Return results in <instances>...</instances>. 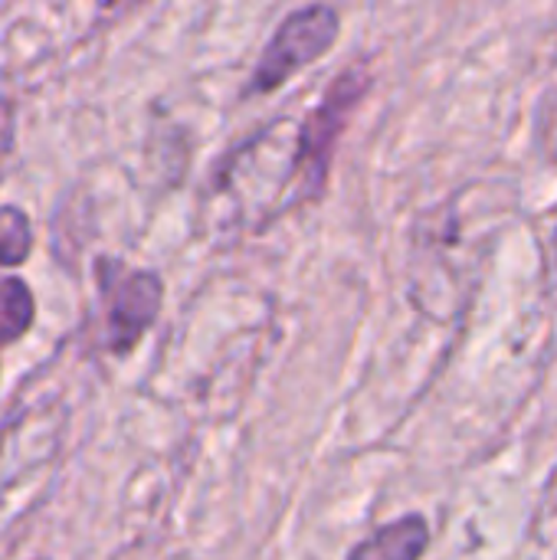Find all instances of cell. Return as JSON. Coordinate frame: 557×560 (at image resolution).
I'll list each match as a JSON object with an SVG mask.
<instances>
[{
  "label": "cell",
  "instance_id": "7a4b0ae2",
  "mask_svg": "<svg viewBox=\"0 0 557 560\" xmlns=\"http://www.w3.org/2000/svg\"><path fill=\"white\" fill-rule=\"evenodd\" d=\"M338 13L332 7H302L295 13H289L272 43L266 46L263 59L256 62L253 72V92H276L279 85H286L299 69H305L309 62H315L318 56H325L332 49V43L338 39Z\"/></svg>",
  "mask_w": 557,
  "mask_h": 560
},
{
  "label": "cell",
  "instance_id": "52a82bcc",
  "mask_svg": "<svg viewBox=\"0 0 557 560\" xmlns=\"http://www.w3.org/2000/svg\"><path fill=\"white\" fill-rule=\"evenodd\" d=\"M13 144V105L7 98H0V174H3V161L10 154Z\"/></svg>",
  "mask_w": 557,
  "mask_h": 560
},
{
  "label": "cell",
  "instance_id": "9c48e42d",
  "mask_svg": "<svg viewBox=\"0 0 557 560\" xmlns=\"http://www.w3.org/2000/svg\"><path fill=\"white\" fill-rule=\"evenodd\" d=\"M555 505H557V482H555Z\"/></svg>",
  "mask_w": 557,
  "mask_h": 560
},
{
  "label": "cell",
  "instance_id": "5b68a950",
  "mask_svg": "<svg viewBox=\"0 0 557 560\" xmlns=\"http://www.w3.org/2000/svg\"><path fill=\"white\" fill-rule=\"evenodd\" d=\"M33 325V295L20 279H0V348Z\"/></svg>",
  "mask_w": 557,
  "mask_h": 560
},
{
  "label": "cell",
  "instance_id": "8992f818",
  "mask_svg": "<svg viewBox=\"0 0 557 560\" xmlns=\"http://www.w3.org/2000/svg\"><path fill=\"white\" fill-rule=\"evenodd\" d=\"M33 249L30 220L20 207H0V266H20Z\"/></svg>",
  "mask_w": 557,
  "mask_h": 560
},
{
  "label": "cell",
  "instance_id": "ba28073f",
  "mask_svg": "<svg viewBox=\"0 0 557 560\" xmlns=\"http://www.w3.org/2000/svg\"><path fill=\"white\" fill-rule=\"evenodd\" d=\"M548 144H552V154L557 158V125H555V131H552V141H548Z\"/></svg>",
  "mask_w": 557,
  "mask_h": 560
},
{
  "label": "cell",
  "instance_id": "3957f363",
  "mask_svg": "<svg viewBox=\"0 0 557 560\" xmlns=\"http://www.w3.org/2000/svg\"><path fill=\"white\" fill-rule=\"evenodd\" d=\"M95 272H98V285H102V299H105L108 348L121 354V351L135 348L141 341V335L151 328V322L161 308V299H164V285L158 282V276L125 269L115 259H98Z\"/></svg>",
  "mask_w": 557,
  "mask_h": 560
},
{
  "label": "cell",
  "instance_id": "277c9868",
  "mask_svg": "<svg viewBox=\"0 0 557 560\" xmlns=\"http://www.w3.org/2000/svg\"><path fill=\"white\" fill-rule=\"evenodd\" d=\"M430 545V528L420 515H407L381 532H374L368 541H361L348 560H420Z\"/></svg>",
  "mask_w": 557,
  "mask_h": 560
},
{
  "label": "cell",
  "instance_id": "6da1fadb",
  "mask_svg": "<svg viewBox=\"0 0 557 560\" xmlns=\"http://www.w3.org/2000/svg\"><path fill=\"white\" fill-rule=\"evenodd\" d=\"M371 89V75L355 66L348 72H341L332 89L325 92L322 105L309 112V118L299 128V158H295V171L299 180L305 187V197L322 194L325 177H328V161H332V148L338 141V135L345 131L348 115L355 112V105L364 98V92Z\"/></svg>",
  "mask_w": 557,
  "mask_h": 560
}]
</instances>
